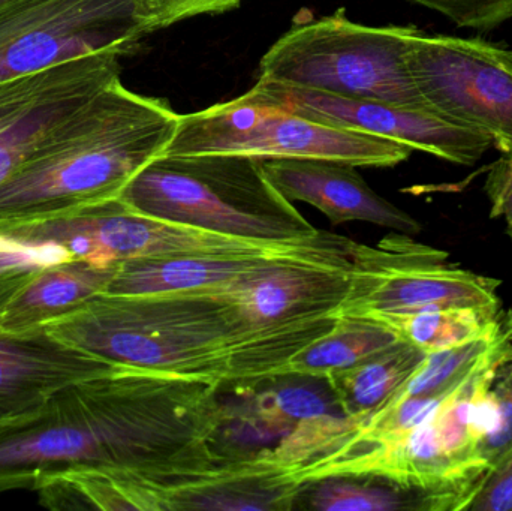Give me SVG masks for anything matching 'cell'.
<instances>
[{"label": "cell", "instance_id": "6da1fadb", "mask_svg": "<svg viewBox=\"0 0 512 511\" xmlns=\"http://www.w3.org/2000/svg\"><path fill=\"white\" fill-rule=\"evenodd\" d=\"M222 387L117 366L57 390L24 422L0 429V492L75 467L171 470L221 461Z\"/></svg>", "mask_w": 512, "mask_h": 511}, {"label": "cell", "instance_id": "7a4b0ae2", "mask_svg": "<svg viewBox=\"0 0 512 511\" xmlns=\"http://www.w3.org/2000/svg\"><path fill=\"white\" fill-rule=\"evenodd\" d=\"M337 320L258 327L216 294L101 293L44 332L116 365L219 387L255 386L285 378L289 362L328 335Z\"/></svg>", "mask_w": 512, "mask_h": 511}, {"label": "cell", "instance_id": "3957f363", "mask_svg": "<svg viewBox=\"0 0 512 511\" xmlns=\"http://www.w3.org/2000/svg\"><path fill=\"white\" fill-rule=\"evenodd\" d=\"M179 117L162 99L113 81L0 183V230L117 200L164 155Z\"/></svg>", "mask_w": 512, "mask_h": 511}, {"label": "cell", "instance_id": "277c9868", "mask_svg": "<svg viewBox=\"0 0 512 511\" xmlns=\"http://www.w3.org/2000/svg\"><path fill=\"white\" fill-rule=\"evenodd\" d=\"M119 200L143 215L245 239L288 242L324 233L268 182L261 161L248 156H159Z\"/></svg>", "mask_w": 512, "mask_h": 511}, {"label": "cell", "instance_id": "5b68a950", "mask_svg": "<svg viewBox=\"0 0 512 511\" xmlns=\"http://www.w3.org/2000/svg\"><path fill=\"white\" fill-rule=\"evenodd\" d=\"M0 236L18 245H54L71 258L105 270L138 258L174 255L295 258L352 267L360 245L327 231L288 242L228 236L134 212L119 198L50 221L5 228Z\"/></svg>", "mask_w": 512, "mask_h": 511}, {"label": "cell", "instance_id": "8992f818", "mask_svg": "<svg viewBox=\"0 0 512 511\" xmlns=\"http://www.w3.org/2000/svg\"><path fill=\"white\" fill-rule=\"evenodd\" d=\"M306 488L265 450L171 470L69 468L51 494L63 510H289Z\"/></svg>", "mask_w": 512, "mask_h": 511}, {"label": "cell", "instance_id": "52a82bcc", "mask_svg": "<svg viewBox=\"0 0 512 511\" xmlns=\"http://www.w3.org/2000/svg\"><path fill=\"white\" fill-rule=\"evenodd\" d=\"M420 32L364 26L339 9L283 33L261 59L259 81L430 110L408 68V51Z\"/></svg>", "mask_w": 512, "mask_h": 511}, {"label": "cell", "instance_id": "ba28073f", "mask_svg": "<svg viewBox=\"0 0 512 511\" xmlns=\"http://www.w3.org/2000/svg\"><path fill=\"white\" fill-rule=\"evenodd\" d=\"M414 150L399 141L333 128L262 104L249 93L179 117L164 155H237L268 159H328L355 167L390 168Z\"/></svg>", "mask_w": 512, "mask_h": 511}, {"label": "cell", "instance_id": "9c48e42d", "mask_svg": "<svg viewBox=\"0 0 512 511\" xmlns=\"http://www.w3.org/2000/svg\"><path fill=\"white\" fill-rule=\"evenodd\" d=\"M447 252L409 234H393L376 246H358L351 291L334 317L402 314L432 308L502 311L501 281L448 263Z\"/></svg>", "mask_w": 512, "mask_h": 511}, {"label": "cell", "instance_id": "30bf717a", "mask_svg": "<svg viewBox=\"0 0 512 511\" xmlns=\"http://www.w3.org/2000/svg\"><path fill=\"white\" fill-rule=\"evenodd\" d=\"M149 33L135 0H9L0 6V83L99 51L125 56Z\"/></svg>", "mask_w": 512, "mask_h": 511}, {"label": "cell", "instance_id": "8fae6325", "mask_svg": "<svg viewBox=\"0 0 512 511\" xmlns=\"http://www.w3.org/2000/svg\"><path fill=\"white\" fill-rule=\"evenodd\" d=\"M408 68L433 113L492 138L512 156V50L481 38L421 30Z\"/></svg>", "mask_w": 512, "mask_h": 511}, {"label": "cell", "instance_id": "7c38bea8", "mask_svg": "<svg viewBox=\"0 0 512 511\" xmlns=\"http://www.w3.org/2000/svg\"><path fill=\"white\" fill-rule=\"evenodd\" d=\"M248 93L262 104L283 108L312 122L390 138L453 164H477L493 147L492 138L487 135L424 108L343 98L259 80Z\"/></svg>", "mask_w": 512, "mask_h": 511}, {"label": "cell", "instance_id": "4fadbf2b", "mask_svg": "<svg viewBox=\"0 0 512 511\" xmlns=\"http://www.w3.org/2000/svg\"><path fill=\"white\" fill-rule=\"evenodd\" d=\"M116 50L99 51L0 83V183L72 114L120 78Z\"/></svg>", "mask_w": 512, "mask_h": 511}, {"label": "cell", "instance_id": "5bb4252c", "mask_svg": "<svg viewBox=\"0 0 512 511\" xmlns=\"http://www.w3.org/2000/svg\"><path fill=\"white\" fill-rule=\"evenodd\" d=\"M351 270L313 261L276 260L210 294L230 302L254 326H282L334 317L351 291Z\"/></svg>", "mask_w": 512, "mask_h": 511}, {"label": "cell", "instance_id": "9a60e30c", "mask_svg": "<svg viewBox=\"0 0 512 511\" xmlns=\"http://www.w3.org/2000/svg\"><path fill=\"white\" fill-rule=\"evenodd\" d=\"M261 167L286 200L310 204L331 224L369 222L409 236L421 231L420 222L376 194L355 165L328 159H268Z\"/></svg>", "mask_w": 512, "mask_h": 511}, {"label": "cell", "instance_id": "2e32d148", "mask_svg": "<svg viewBox=\"0 0 512 511\" xmlns=\"http://www.w3.org/2000/svg\"><path fill=\"white\" fill-rule=\"evenodd\" d=\"M48 336L0 335V423L17 425L35 416L62 387L117 368Z\"/></svg>", "mask_w": 512, "mask_h": 511}, {"label": "cell", "instance_id": "e0dca14e", "mask_svg": "<svg viewBox=\"0 0 512 511\" xmlns=\"http://www.w3.org/2000/svg\"><path fill=\"white\" fill-rule=\"evenodd\" d=\"M276 260H295V258L228 257V255L138 258V260L125 261L116 267L113 278L104 293L120 294V296L216 293L231 287L239 279Z\"/></svg>", "mask_w": 512, "mask_h": 511}, {"label": "cell", "instance_id": "ac0fdd59", "mask_svg": "<svg viewBox=\"0 0 512 511\" xmlns=\"http://www.w3.org/2000/svg\"><path fill=\"white\" fill-rule=\"evenodd\" d=\"M114 270L98 269L77 258L48 264L6 308L0 318V335H42L48 324L104 293Z\"/></svg>", "mask_w": 512, "mask_h": 511}, {"label": "cell", "instance_id": "d6986e66", "mask_svg": "<svg viewBox=\"0 0 512 511\" xmlns=\"http://www.w3.org/2000/svg\"><path fill=\"white\" fill-rule=\"evenodd\" d=\"M426 357L427 353L402 339L325 381L345 416L367 419L391 401Z\"/></svg>", "mask_w": 512, "mask_h": 511}, {"label": "cell", "instance_id": "ffe728a7", "mask_svg": "<svg viewBox=\"0 0 512 511\" xmlns=\"http://www.w3.org/2000/svg\"><path fill=\"white\" fill-rule=\"evenodd\" d=\"M399 341L402 338L379 321L364 317H340L328 335L313 342L289 362L285 378L325 381L331 375L346 371Z\"/></svg>", "mask_w": 512, "mask_h": 511}, {"label": "cell", "instance_id": "44dd1931", "mask_svg": "<svg viewBox=\"0 0 512 511\" xmlns=\"http://www.w3.org/2000/svg\"><path fill=\"white\" fill-rule=\"evenodd\" d=\"M504 314L483 308H432L402 314L373 315L403 341L424 353H438L483 338L498 330Z\"/></svg>", "mask_w": 512, "mask_h": 511}, {"label": "cell", "instance_id": "7402d4cb", "mask_svg": "<svg viewBox=\"0 0 512 511\" xmlns=\"http://www.w3.org/2000/svg\"><path fill=\"white\" fill-rule=\"evenodd\" d=\"M328 413L324 396L304 386H283L256 395V422L268 431L289 432L304 420Z\"/></svg>", "mask_w": 512, "mask_h": 511}, {"label": "cell", "instance_id": "603a6c76", "mask_svg": "<svg viewBox=\"0 0 512 511\" xmlns=\"http://www.w3.org/2000/svg\"><path fill=\"white\" fill-rule=\"evenodd\" d=\"M68 258L54 245H17L0 240V318L39 270Z\"/></svg>", "mask_w": 512, "mask_h": 511}, {"label": "cell", "instance_id": "cb8c5ba5", "mask_svg": "<svg viewBox=\"0 0 512 511\" xmlns=\"http://www.w3.org/2000/svg\"><path fill=\"white\" fill-rule=\"evenodd\" d=\"M490 395L495 405V428L478 449L487 470L498 464L512 449V348L496 368L490 384Z\"/></svg>", "mask_w": 512, "mask_h": 511}, {"label": "cell", "instance_id": "d4e9b609", "mask_svg": "<svg viewBox=\"0 0 512 511\" xmlns=\"http://www.w3.org/2000/svg\"><path fill=\"white\" fill-rule=\"evenodd\" d=\"M432 9L465 29H498L512 20V0H409Z\"/></svg>", "mask_w": 512, "mask_h": 511}, {"label": "cell", "instance_id": "484cf974", "mask_svg": "<svg viewBox=\"0 0 512 511\" xmlns=\"http://www.w3.org/2000/svg\"><path fill=\"white\" fill-rule=\"evenodd\" d=\"M150 33L198 15L225 14L243 0H135Z\"/></svg>", "mask_w": 512, "mask_h": 511}, {"label": "cell", "instance_id": "4316f807", "mask_svg": "<svg viewBox=\"0 0 512 511\" xmlns=\"http://www.w3.org/2000/svg\"><path fill=\"white\" fill-rule=\"evenodd\" d=\"M463 511H512V449L484 473Z\"/></svg>", "mask_w": 512, "mask_h": 511}, {"label": "cell", "instance_id": "83f0119b", "mask_svg": "<svg viewBox=\"0 0 512 511\" xmlns=\"http://www.w3.org/2000/svg\"><path fill=\"white\" fill-rule=\"evenodd\" d=\"M487 197L492 203V218H504L512 240V156L498 159L487 174Z\"/></svg>", "mask_w": 512, "mask_h": 511}, {"label": "cell", "instance_id": "f1b7e54d", "mask_svg": "<svg viewBox=\"0 0 512 511\" xmlns=\"http://www.w3.org/2000/svg\"><path fill=\"white\" fill-rule=\"evenodd\" d=\"M9 2V0H0V6L3 5V3Z\"/></svg>", "mask_w": 512, "mask_h": 511}, {"label": "cell", "instance_id": "f546056e", "mask_svg": "<svg viewBox=\"0 0 512 511\" xmlns=\"http://www.w3.org/2000/svg\"><path fill=\"white\" fill-rule=\"evenodd\" d=\"M3 426H11V425H3V423H0V429H2Z\"/></svg>", "mask_w": 512, "mask_h": 511}]
</instances>
